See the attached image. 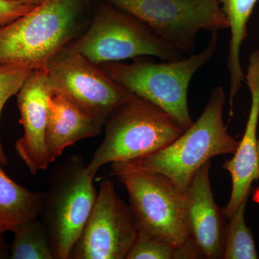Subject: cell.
<instances>
[{"label":"cell","mask_w":259,"mask_h":259,"mask_svg":"<svg viewBox=\"0 0 259 259\" xmlns=\"http://www.w3.org/2000/svg\"><path fill=\"white\" fill-rule=\"evenodd\" d=\"M95 0H45L0 27V66L45 69L49 61L88 28Z\"/></svg>","instance_id":"obj_1"},{"label":"cell","mask_w":259,"mask_h":259,"mask_svg":"<svg viewBox=\"0 0 259 259\" xmlns=\"http://www.w3.org/2000/svg\"><path fill=\"white\" fill-rule=\"evenodd\" d=\"M218 35L219 31L211 32L205 49L183 59L157 63L139 57L130 64L108 62L99 66L116 83L161 107L185 131L194 122L188 105L191 81L215 54Z\"/></svg>","instance_id":"obj_2"},{"label":"cell","mask_w":259,"mask_h":259,"mask_svg":"<svg viewBox=\"0 0 259 259\" xmlns=\"http://www.w3.org/2000/svg\"><path fill=\"white\" fill-rule=\"evenodd\" d=\"M226 97L223 87L213 89L202 115L171 144L148 156L127 162L169 178L185 195L191 181L214 156L234 154L239 141L228 134L223 122Z\"/></svg>","instance_id":"obj_3"},{"label":"cell","mask_w":259,"mask_h":259,"mask_svg":"<svg viewBox=\"0 0 259 259\" xmlns=\"http://www.w3.org/2000/svg\"><path fill=\"white\" fill-rule=\"evenodd\" d=\"M105 139L85 167L95 177L104 165L128 161L159 151L184 132L161 107L134 95L107 120Z\"/></svg>","instance_id":"obj_4"},{"label":"cell","mask_w":259,"mask_h":259,"mask_svg":"<svg viewBox=\"0 0 259 259\" xmlns=\"http://www.w3.org/2000/svg\"><path fill=\"white\" fill-rule=\"evenodd\" d=\"M85 167L81 156L71 155L49 177L40 215L54 259H69L96 202L95 177Z\"/></svg>","instance_id":"obj_5"},{"label":"cell","mask_w":259,"mask_h":259,"mask_svg":"<svg viewBox=\"0 0 259 259\" xmlns=\"http://www.w3.org/2000/svg\"><path fill=\"white\" fill-rule=\"evenodd\" d=\"M93 64L153 56L163 61L186 57L144 23L104 0L84 32L69 44Z\"/></svg>","instance_id":"obj_6"},{"label":"cell","mask_w":259,"mask_h":259,"mask_svg":"<svg viewBox=\"0 0 259 259\" xmlns=\"http://www.w3.org/2000/svg\"><path fill=\"white\" fill-rule=\"evenodd\" d=\"M112 172L125 186L139 234L178 246L189 236L185 195L169 178L127 162H113Z\"/></svg>","instance_id":"obj_7"},{"label":"cell","mask_w":259,"mask_h":259,"mask_svg":"<svg viewBox=\"0 0 259 259\" xmlns=\"http://www.w3.org/2000/svg\"><path fill=\"white\" fill-rule=\"evenodd\" d=\"M45 70L51 95L64 97L103 126L134 95L69 45L49 61Z\"/></svg>","instance_id":"obj_8"},{"label":"cell","mask_w":259,"mask_h":259,"mask_svg":"<svg viewBox=\"0 0 259 259\" xmlns=\"http://www.w3.org/2000/svg\"><path fill=\"white\" fill-rule=\"evenodd\" d=\"M144 23L185 56L194 54L201 30L221 31L229 23L218 0H105Z\"/></svg>","instance_id":"obj_9"},{"label":"cell","mask_w":259,"mask_h":259,"mask_svg":"<svg viewBox=\"0 0 259 259\" xmlns=\"http://www.w3.org/2000/svg\"><path fill=\"white\" fill-rule=\"evenodd\" d=\"M139 235L129 204L109 179L102 181L96 202L69 259H126Z\"/></svg>","instance_id":"obj_10"},{"label":"cell","mask_w":259,"mask_h":259,"mask_svg":"<svg viewBox=\"0 0 259 259\" xmlns=\"http://www.w3.org/2000/svg\"><path fill=\"white\" fill-rule=\"evenodd\" d=\"M51 95L45 69H34L17 94L24 134L15 143V148L33 175L47 169L51 164L46 144L48 100Z\"/></svg>","instance_id":"obj_11"},{"label":"cell","mask_w":259,"mask_h":259,"mask_svg":"<svg viewBox=\"0 0 259 259\" xmlns=\"http://www.w3.org/2000/svg\"><path fill=\"white\" fill-rule=\"evenodd\" d=\"M209 161L199 168L185 194L186 219L189 236L202 258L221 259L224 254L227 220L223 209L214 201L210 181Z\"/></svg>","instance_id":"obj_12"},{"label":"cell","mask_w":259,"mask_h":259,"mask_svg":"<svg viewBox=\"0 0 259 259\" xmlns=\"http://www.w3.org/2000/svg\"><path fill=\"white\" fill-rule=\"evenodd\" d=\"M245 81L248 85L251 103L244 134L239 141L232 159L225 162L223 168L232 179V192L229 202L223 209L228 221L242 201L249 196L252 183L259 180L257 127L259 119V50L252 51L248 58Z\"/></svg>","instance_id":"obj_13"},{"label":"cell","mask_w":259,"mask_h":259,"mask_svg":"<svg viewBox=\"0 0 259 259\" xmlns=\"http://www.w3.org/2000/svg\"><path fill=\"white\" fill-rule=\"evenodd\" d=\"M100 122L58 95H51L48 100V120L46 144L51 163H54L66 148L81 140L95 137L101 133Z\"/></svg>","instance_id":"obj_14"},{"label":"cell","mask_w":259,"mask_h":259,"mask_svg":"<svg viewBox=\"0 0 259 259\" xmlns=\"http://www.w3.org/2000/svg\"><path fill=\"white\" fill-rule=\"evenodd\" d=\"M229 23L231 38L228 46L227 67L230 77V105L233 112V100L245 81L242 68V47L248 36V23L258 0H218Z\"/></svg>","instance_id":"obj_15"},{"label":"cell","mask_w":259,"mask_h":259,"mask_svg":"<svg viewBox=\"0 0 259 259\" xmlns=\"http://www.w3.org/2000/svg\"><path fill=\"white\" fill-rule=\"evenodd\" d=\"M45 192H31L10 178L0 163V224L10 231L18 223L40 216Z\"/></svg>","instance_id":"obj_16"},{"label":"cell","mask_w":259,"mask_h":259,"mask_svg":"<svg viewBox=\"0 0 259 259\" xmlns=\"http://www.w3.org/2000/svg\"><path fill=\"white\" fill-rule=\"evenodd\" d=\"M14 241L10 246L12 259H54L47 233L37 218L26 220L13 227Z\"/></svg>","instance_id":"obj_17"},{"label":"cell","mask_w":259,"mask_h":259,"mask_svg":"<svg viewBox=\"0 0 259 259\" xmlns=\"http://www.w3.org/2000/svg\"><path fill=\"white\" fill-rule=\"evenodd\" d=\"M249 196L245 197L228 220L223 259H257L253 232L247 226L245 212Z\"/></svg>","instance_id":"obj_18"},{"label":"cell","mask_w":259,"mask_h":259,"mask_svg":"<svg viewBox=\"0 0 259 259\" xmlns=\"http://www.w3.org/2000/svg\"><path fill=\"white\" fill-rule=\"evenodd\" d=\"M33 70L20 66H0V116L5 103L10 97L17 95ZM0 163L7 165L5 155L0 139Z\"/></svg>","instance_id":"obj_19"},{"label":"cell","mask_w":259,"mask_h":259,"mask_svg":"<svg viewBox=\"0 0 259 259\" xmlns=\"http://www.w3.org/2000/svg\"><path fill=\"white\" fill-rule=\"evenodd\" d=\"M175 247L166 240L139 234L126 259H174Z\"/></svg>","instance_id":"obj_20"},{"label":"cell","mask_w":259,"mask_h":259,"mask_svg":"<svg viewBox=\"0 0 259 259\" xmlns=\"http://www.w3.org/2000/svg\"><path fill=\"white\" fill-rule=\"evenodd\" d=\"M35 7L13 0H0V27L13 23Z\"/></svg>","instance_id":"obj_21"},{"label":"cell","mask_w":259,"mask_h":259,"mask_svg":"<svg viewBox=\"0 0 259 259\" xmlns=\"http://www.w3.org/2000/svg\"><path fill=\"white\" fill-rule=\"evenodd\" d=\"M202 258V254L194 241L189 238L182 244L175 247L174 259Z\"/></svg>","instance_id":"obj_22"},{"label":"cell","mask_w":259,"mask_h":259,"mask_svg":"<svg viewBox=\"0 0 259 259\" xmlns=\"http://www.w3.org/2000/svg\"><path fill=\"white\" fill-rule=\"evenodd\" d=\"M0 258H10V246L3 234L0 235Z\"/></svg>","instance_id":"obj_23"},{"label":"cell","mask_w":259,"mask_h":259,"mask_svg":"<svg viewBox=\"0 0 259 259\" xmlns=\"http://www.w3.org/2000/svg\"><path fill=\"white\" fill-rule=\"evenodd\" d=\"M13 1L19 2V3H24V4L30 5L32 6H37L45 0H13Z\"/></svg>","instance_id":"obj_24"},{"label":"cell","mask_w":259,"mask_h":259,"mask_svg":"<svg viewBox=\"0 0 259 259\" xmlns=\"http://www.w3.org/2000/svg\"><path fill=\"white\" fill-rule=\"evenodd\" d=\"M6 231H10L9 227L5 226L3 224H0V235L3 234Z\"/></svg>","instance_id":"obj_25"},{"label":"cell","mask_w":259,"mask_h":259,"mask_svg":"<svg viewBox=\"0 0 259 259\" xmlns=\"http://www.w3.org/2000/svg\"><path fill=\"white\" fill-rule=\"evenodd\" d=\"M258 166H259V140L258 141Z\"/></svg>","instance_id":"obj_26"}]
</instances>
